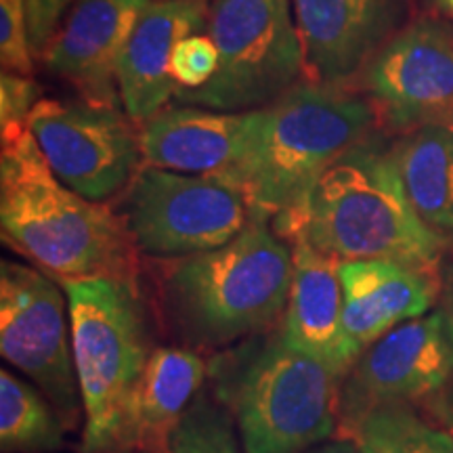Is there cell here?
<instances>
[{"label":"cell","instance_id":"1","mask_svg":"<svg viewBox=\"0 0 453 453\" xmlns=\"http://www.w3.org/2000/svg\"><path fill=\"white\" fill-rule=\"evenodd\" d=\"M378 113L344 84H298L275 104L246 111L240 160L223 179L246 191L254 217H296L317 179L350 147L372 137Z\"/></svg>","mask_w":453,"mask_h":453},{"label":"cell","instance_id":"2","mask_svg":"<svg viewBox=\"0 0 453 453\" xmlns=\"http://www.w3.org/2000/svg\"><path fill=\"white\" fill-rule=\"evenodd\" d=\"M273 226L338 260L390 258L437 267L445 248L411 206L395 150L373 137L332 162L303 211Z\"/></svg>","mask_w":453,"mask_h":453},{"label":"cell","instance_id":"3","mask_svg":"<svg viewBox=\"0 0 453 453\" xmlns=\"http://www.w3.org/2000/svg\"><path fill=\"white\" fill-rule=\"evenodd\" d=\"M0 226L4 242L59 281L133 277L134 243L122 219L61 183L30 128L3 141Z\"/></svg>","mask_w":453,"mask_h":453},{"label":"cell","instance_id":"4","mask_svg":"<svg viewBox=\"0 0 453 453\" xmlns=\"http://www.w3.org/2000/svg\"><path fill=\"white\" fill-rule=\"evenodd\" d=\"M84 410L82 453L133 449L134 411L150 361L145 309L133 277L61 280Z\"/></svg>","mask_w":453,"mask_h":453},{"label":"cell","instance_id":"5","mask_svg":"<svg viewBox=\"0 0 453 453\" xmlns=\"http://www.w3.org/2000/svg\"><path fill=\"white\" fill-rule=\"evenodd\" d=\"M294 254L267 219L211 252L183 258L166 280V303L187 342L223 347L267 330L286 313Z\"/></svg>","mask_w":453,"mask_h":453},{"label":"cell","instance_id":"6","mask_svg":"<svg viewBox=\"0 0 453 453\" xmlns=\"http://www.w3.org/2000/svg\"><path fill=\"white\" fill-rule=\"evenodd\" d=\"M340 376L281 336L250 344L219 370V395L234 411L246 453H303L332 437Z\"/></svg>","mask_w":453,"mask_h":453},{"label":"cell","instance_id":"7","mask_svg":"<svg viewBox=\"0 0 453 453\" xmlns=\"http://www.w3.org/2000/svg\"><path fill=\"white\" fill-rule=\"evenodd\" d=\"M208 36L219 50L217 73L200 88H179V104L243 113L303 84L307 59L292 0H212Z\"/></svg>","mask_w":453,"mask_h":453},{"label":"cell","instance_id":"8","mask_svg":"<svg viewBox=\"0 0 453 453\" xmlns=\"http://www.w3.org/2000/svg\"><path fill=\"white\" fill-rule=\"evenodd\" d=\"M122 223L134 250L189 258L225 246L254 219L246 191L214 174H180L145 164L130 180Z\"/></svg>","mask_w":453,"mask_h":453},{"label":"cell","instance_id":"9","mask_svg":"<svg viewBox=\"0 0 453 453\" xmlns=\"http://www.w3.org/2000/svg\"><path fill=\"white\" fill-rule=\"evenodd\" d=\"M27 128L55 177L90 202L120 194L143 166L141 133L118 105L41 99Z\"/></svg>","mask_w":453,"mask_h":453},{"label":"cell","instance_id":"10","mask_svg":"<svg viewBox=\"0 0 453 453\" xmlns=\"http://www.w3.org/2000/svg\"><path fill=\"white\" fill-rule=\"evenodd\" d=\"M67 319L70 307L64 288L44 271L3 260L0 353L30 376L67 418H73L82 399Z\"/></svg>","mask_w":453,"mask_h":453},{"label":"cell","instance_id":"11","mask_svg":"<svg viewBox=\"0 0 453 453\" xmlns=\"http://www.w3.org/2000/svg\"><path fill=\"white\" fill-rule=\"evenodd\" d=\"M364 87L388 128H453V27L426 17L396 32L367 64Z\"/></svg>","mask_w":453,"mask_h":453},{"label":"cell","instance_id":"12","mask_svg":"<svg viewBox=\"0 0 453 453\" xmlns=\"http://www.w3.org/2000/svg\"><path fill=\"white\" fill-rule=\"evenodd\" d=\"M453 378V309H437L396 326L349 370L338 393V416L355 426L387 403L430 399Z\"/></svg>","mask_w":453,"mask_h":453},{"label":"cell","instance_id":"13","mask_svg":"<svg viewBox=\"0 0 453 453\" xmlns=\"http://www.w3.org/2000/svg\"><path fill=\"white\" fill-rule=\"evenodd\" d=\"M347 370L393 327L426 315L439 294L434 267L390 258L340 260Z\"/></svg>","mask_w":453,"mask_h":453},{"label":"cell","instance_id":"14","mask_svg":"<svg viewBox=\"0 0 453 453\" xmlns=\"http://www.w3.org/2000/svg\"><path fill=\"white\" fill-rule=\"evenodd\" d=\"M154 0H76L44 50V65L84 101L118 105V65L130 32Z\"/></svg>","mask_w":453,"mask_h":453},{"label":"cell","instance_id":"15","mask_svg":"<svg viewBox=\"0 0 453 453\" xmlns=\"http://www.w3.org/2000/svg\"><path fill=\"white\" fill-rule=\"evenodd\" d=\"M307 72L344 84L364 72L395 36L405 0H292Z\"/></svg>","mask_w":453,"mask_h":453},{"label":"cell","instance_id":"16","mask_svg":"<svg viewBox=\"0 0 453 453\" xmlns=\"http://www.w3.org/2000/svg\"><path fill=\"white\" fill-rule=\"evenodd\" d=\"M208 27L203 0H154L139 17L118 65V93L127 116L145 124L179 90L170 73L177 44Z\"/></svg>","mask_w":453,"mask_h":453},{"label":"cell","instance_id":"17","mask_svg":"<svg viewBox=\"0 0 453 453\" xmlns=\"http://www.w3.org/2000/svg\"><path fill=\"white\" fill-rule=\"evenodd\" d=\"M246 111L197 105L164 107L141 124V151L150 166L180 174L226 177L240 160Z\"/></svg>","mask_w":453,"mask_h":453},{"label":"cell","instance_id":"18","mask_svg":"<svg viewBox=\"0 0 453 453\" xmlns=\"http://www.w3.org/2000/svg\"><path fill=\"white\" fill-rule=\"evenodd\" d=\"M294 277L280 336L288 347L326 361L342 378V283L340 260L304 240L294 242Z\"/></svg>","mask_w":453,"mask_h":453},{"label":"cell","instance_id":"19","mask_svg":"<svg viewBox=\"0 0 453 453\" xmlns=\"http://www.w3.org/2000/svg\"><path fill=\"white\" fill-rule=\"evenodd\" d=\"M206 365L194 350L154 349L141 382L133 426V449L173 453V439L191 399L200 390Z\"/></svg>","mask_w":453,"mask_h":453},{"label":"cell","instance_id":"20","mask_svg":"<svg viewBox=\"0 0 453 453\" xmlns=\"http://www.w3.org/2000/svg\"><path fill=\"white\" fill-rule=\"evenodd\" d=\"M393 150L418 217L445 246L453 243V128L413 130Z\"/></svg>","mask_w":453,"mask_h":453},{"label":"cell","instance_id":"21","mask_svg":"<svg viewBox=\"0 0 453 453\" xmlns=\"http://www.w3.org/2000/svg\"><path fill=\"white\" fill-rule=\"evenodd\" d=\"M64 443L61 424L44 399L7 370L0 372V449L44 453Z\"/></svg>","mask_w":453,"mask_h":453},{"label":"cell","instance_id":"22","mask_svg":"<svg viewBox=\"0 0 453 453\" xmlns=\"http://www.w3.org/2000/svg\"><path fill=\"white\" fill-rule=\"evenodd\" d=\"M350 430L361 453H453L449 433L422 420L407 403L373 407Z\"/></svg>","mask_w":453,"mask_h":453},{"label":"cell","instance_id":"23","mask_svg":"<svg viewBox=\"0 0 453 453\" xmlns=\"http://www.w3.org/2000/svg\"><path fill=\"white\" fill-rule=\"evenodd\" d=\"M173 453H240L225 413L208 403L189 407L173 439Z\"/></svg>","mask_w":453,"mask_h":453},{"label":"cell","instance_id":"24","mask_svg":"<svg viewBox=\"0 0 453 453\" xmlns=\"http://www.w3.org/2000/svg\"><path fill=\"white\" fill-rule=\"evenodd\" d=\"M219 50L211 36L191 34L177 44L170 61V73L180 90H194L217 73Z\"/></svg>","mask_w":453,"mask_h":453},{"label":"cell","instance_id":"25","mask_svg":"<svg viewBox=\"0 0 453 453\" xmlns=\"http://www.w3.org/2000/svg\"><path fill=\"white\" fill-rule=\"evenodd\" d=\"M0 61L3 72L24 76L32 72L26 0H0Z\"/></svg>","mask_w":453,"mask_h":453},{"label":"cell","instance_id":"26","mask_svg":"<svg viewBox=\"0 0 453 453\" xmlns=\"http://www.w3.org/2000/svg\"><path fill=\"white\" fill-rule=\"evenodd\" d=\"M36 82L24 73L3 72L0 78V128L3 141L13 139L27 130V118L38 104Z\"/></svg>","mask_w":453,"mask_h":453},{"label":"cell","instance_id":"27","mask_svg":"<svg viewBox=\"0 0 453 453\" xmlns=\"http://www.w3.org/2000/svg\"><path fill=\"white\" fill-rule=\"evenodd\" d=\"M27 3V36L32 55L42 57L57 34V26L65 17L73 0H26Z\"/></svg>","mask_w":453,"mask_h":453},{"label":"cell","instance_id":"28","mask_svg":"<svg viewBox=\"0 0 453 453\" xmlns=\"http://www.w3.org/2000/svg\"><path fill=\"white\" fill-rule=\"evenodd\" d=\"M430 410H433V416L439 420L441 428L449 433V437L453 439V378L447 382L445 388H441L437 395L430 396Z\"/></svg>","mask_w":453,"mask_h":453},{"label":"cell","instance_id":"29","mask_svg":"<svg viewBox=\"0 0 453 453\" xmlns=\"http://www.w3.org/2000/svg\"><path fill=\"white\" fill-rule=\"evenodd\" d=\"M311 453H361V449L355 439H338V441H330V443L319 445Z\"/></svg>","mask_w":453,"mask_h":453},{"label":"cell","instance_id":"30","mask_svg":"<svg viewBox=\"0 0 453 453\" xmlns=\"http://www.w3.org/2000/svg\"><path fill=\"white\" fill-rule=\"evenodd\" d=\"M447 294H449L451 309H453V265L449 267V273H447Z\"/></svg>","mask_w":453,"mask_h":453},{"label":"cell","instance_id":"31","mask_svg":"<svg viewBox=\"0 0 453 453\" xmlns=\"http://www.w3.org/2000/svg\"><path fill=\"white\" fill-rule=\"evenodd\" d=\"M441 3H443L445 9H449L451 13H453V0H441Z\"/></svg>","mask_w":453,"mask_h":453},{"label":"cell","instance_id":"32","mask_svg":"<svg viewBox=\"0 0 453 453\" xmlns=\"http://www.w3.org/2000/svg\"><path fill=\"white\" fill-rule=\"evenodd\" d=\"M156 3H157V0H156Z\"/></svg>","mask_w":453,"mask_h":453}]
</instances>
